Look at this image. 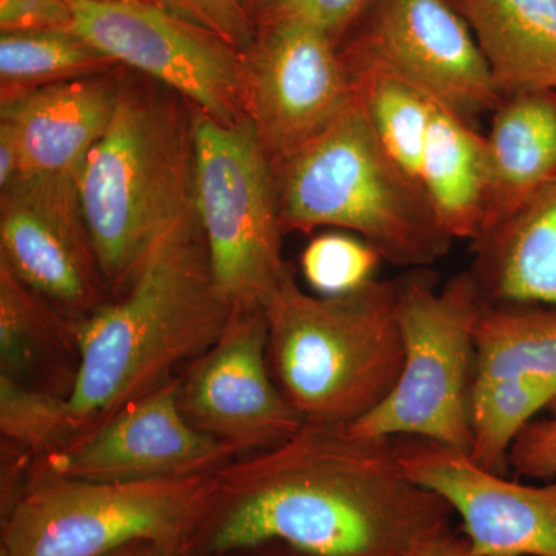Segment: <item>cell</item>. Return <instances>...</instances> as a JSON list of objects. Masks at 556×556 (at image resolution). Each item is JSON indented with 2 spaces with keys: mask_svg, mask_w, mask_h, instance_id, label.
<instances>
[{
  "mask_svg": "<svg viewBox=\"0 0 556 556\" xmlns=\"http://www.w3.org/2000/svg\"><path fill=\"white\" fill-rule=\"evenodd\" d=\"M193 536L204 556L281 543L314 556H412L452 532V508L415 484L396 439L356 437L346 426L305 422L266 452L215 473Z\"/></svg>",
  "mask_w": 556,
  "mask_h": 556,
  "instance_id": "cell-1",
  "label": "cell"
},
{
  "mask_svg": "<svg viewBox=\"0 0 556 556\" xmlns=\"http://www.w3.org/2000/svg\"><path fill=\"white\" fill-rule=\"evenodd\" d=\"M212 274L197 206L155 244L129 289L76 321L72 402L83 434L177 378L233 316Z\"/></svg>",
  "mask_w": 556,
  "mask_h": 556,
  "instance_id": "cell-2",
  "label": "cell"
},
{
  "mask_svg": "<svg viewBox=\"0 0 556 556\" xmlns=\"http://www.w3.org/2000/svg\"><path fill=\"white\" fill-rule=\"evenodd\" d=\"M78 192L110 298H119L155 244L195 208V108L126 68Z\"/></svg>",
  "mask_w": 556,
  "mask_h": 556,
  "instance_id": "cell-3",
  "label": "cell"
},
{
  "mask_svg": "<svg viewBox=\"0 0 556 556\" xmlns=\"http://www.w3.org/2000/svg\"><path fill=\"white\" fill-rule=\"evenodd\" d=\"M265 313L274 379L305 422L350 426L396 386L404 364L397 280L324 298L303 291L291 266Z\"/></svg>",
  "mask_w": 556,
  "mask_h": 556,
  "instance_id": "cell-4",
  "label": "cell"
},
{
  "mask_svg": "<svg viewBox=\"0 0 556 556\" xmlns=\"http://www.w3.org/2000/svg\"><path fill=\"white\" fill-rule=\"evenodd\" d=\"M274 172L285 233L346 230L383 262L409 269L427 268L452 248L422 188L382 148L356 94L338 121Z\"/></svg>",
  "mask_w": 556,
  "mask_h": 556,
  "instance_id": "cell-5",
  "label": "cell"
},
{
  "mask_svg": "<svg viewBox=\"0 0 556 556\" xmlns=\"http://www.w3.org/2000/svg\"><path fill=\"white\" fill-rule=\"evenodd\" d=\"M484 302L470 269L444 287L426 268L397 278L401 375L378 407L348 430L369 439H426L470 455L475 336Z\"/></svg>",
  "mask_w": 556,
  "mask_h": 556,
  "instance_id": "cell-6",
  "label": "cell"
},
{
  "mask_svg": "<svg viewBox=\"0 0 556 556\" xmlns=\"http://www.w3.org/2000/svg\"><path fill=\"white\" fill-rule=\"evenodd\" d=\"M215 473L155 481H91L43 473L2 518L0 556H104L148 540L192 544Z\"/></svg>",
  "mask_w": 556,
  "mask_h": 556,
  "instance_id": "cell-7",
  "label": "cell"
},
{
  "mask_svg": "<svg viewBox=\"0 0 556 556\" xmlns=\"http://www.w3.org/2000/svg\"><path fill=\"white\" fill-rule=\"evenodd\" d=\"M195 206L223 298L265 308L291 265L276 172L249 119L218 123L195 109Z\"/></svg>",
  "mask_w": 556,
  "mask_h": 556,
  "instance_id": "cell-8",
  "label": "cell"
},
{
  "mask_svg": "<svg viewBox=\"0 0 556 556\" xmlns=\"http://www.w3.org/2000/svg\"><path fill=\"white\" fill-rule=\"evenodd\" d=\"M73 30L218 123L244 113V51L146 0H72Z\"/></svg>",
  "mask_w": 556,
  "mask_h": 556,
  "instance_id": "cell-9",
  "label": "cell"
},
{
  "mask_svg": "<svg viewBox=\"0 0 556 556\" xmlns=\"http://www.w3.org/2000/svg\"><path fill=\"white\" fill-rule=\"evenodd\" d=\"M348 70L375 68L477 123L503 101L452 0H378L340 43Z\"/></svg>",
  "mask_w": 556,
  "mask_h": 556,
  "instance_id": "cell-10",
  "label": "cell"
},
{
  "mask_svg": "<svg viewBox=\"0 0 556 556\" xmlns=\"http://www.w3.org/2000/svg\"><path fill=\"white\" fill-rule=\"evenodd\" d=\"M354 100L340 47L294 21H263L244 50V113L273 166L338 121Z\"/></svg>",
  "mask_w": 556,
  "mask_h": 556,
  "instance_id": "cell-11",
  "label": "cell"
},
{
  "mask_svg": "<svg viewBox=\"0 0 556 556\" xmlns=\"http://www.w3.org/2000/svg\"><path fill=\"white\" fill-rule=\"evenodd\" d=\"M268 345L265 308L236 309L217 342L178 375L189 422L239 457L278 447L305 424L274 379Z\"/></svg>",
  "mask_w": 556,
  "mask_h": 556,
  "instance_id": "cell-12",
  "label": "cell"
},
{
  "mask_svg": "<svg viewBox=\"0 0 556 556\" xmlns=\"http://www.w3.org/2000/svg\"><path fill=\"white\" fill-rule=\"evenodd\" d=\"M0 263L75 320L112 300L75 178L24 175L0 190Z\"/></svg>",
  "mask_w": 556,
  "mask_h": 556,
  "instance_id": "cell-13",
  "label": "cell"
},
{
  "mask_svg": "<svg viewBox=\"0 0 556 556\" xmlns=\"http://www.w3.org/2000/svg\"><path fill=\"white\" fill-rule=\"evenodd\" d=\"M236 452L189 422L178 376L130 402L68 447L35 460L36 470L91 481H155L214 475Z\"/></svg>",
  "mask_w": 556,
  "mask_h": 556,
  "instance_id": "cell-14",
  "label": "cell"
},
{
  "mask_svg": "<svg viewBox=\"0 0 556 556\" xmlns=\"http://www.w3.org/2000/svg\"><path fill=\"white\" fill-rule=\"evenodd\" d=\"M394 439L404 473L448 504L475 554L556 556V478L522 484L437 442Z\"/></svg>",
  "mask_w": 556,
  "mask_h": 556,
  "instance_id": "cell-15",
  "label": "cell"
},
{
  "mask_svg": "<svg viewBox=\"0 0 556 556\" xmlns=\"http://www.w3.org/2000/svg\"><path fill=\"white\" fill-rule=\"evenodd\" d=\"M124 73L118 67L2 97L0 123L16 135L24 175L78 179L112 123Z\"/></svg>",
  "mask_w": 556,
  "mask_h": 556,
  "instance_id": "cell-16",
  "label": "cell"
},
{
  "mask_svg": "<svg viewBox=\"0 0 556 556\" xmlns=\"http://www.w3.org/2000/svg\"><path fill=\"white\" fill-rule=\"evenodd\" d=\"M485 144L486 188L477 239L500 228L555 181L556 90L503 98L492 113Z\"/></svg>",
  "mask_w": 556,
  "mask_h": 556,
  "instance_id": "cell-17",
  "label": "cell"
},
{
  "mask_svg": "<svg viewBox=\"0 0 556 556\" xmlns=\"http://www.w3.org/2000/svg\"><path fill=\"white\" fill-rule=\"evenodd\" d=\"M486 302L556 308V179L500 228L471 241Z\"/></svg>",
  "mask_w": 556,
  "mask_h": 556,
  "instance_id": "cell-18",
  "label": "cell"
},
{
  "mask_svg": "<svg viewBox=\"0 0 556 556\" xmlns=\"http://www.w3.org/2000/svg\"><path fill=\"white\" fill-rule=\"evenodd\" d=\"M76 321L0 263V375L72 396L79 371Z\"/></svg>",
  "mask_w": 556,
  "mask_h": 556,
  "instance_id": "cell-19",
  "label": "cell"
},
{
  "mask_svg": "<svg viewBox=\"0 0 556 556\" xmlns=\"http://www.w3.org/2000/svg\"><path fill=\"white\" fill-rule=\"evenodd\" d=\"M503 98L556 90V0H452Z\"/></svg>",
  "mask_w": 556,
  "mask_h": 556,
  "instance_id": "cell-20",
  "label": "cell"
},
{
  "mask_svg": "<svg viewBox=\"0 0 556 556\" xmlns=\"http://www.w3.org/2000/svg\"><path fill=\"white\" fill-rule=\"evenodd\" d=\"M420 188L450 240L477 239L486 188L485 135L438 104L424 150Z\"/></svg>",
  "mask_w": 556,
  "mask_h": 556,
  "instance_id": "cell-21",
  "label": "cell"
},
{
  "mask_svg": "<svg viewBox=\"0 0 556 556\" xmlns=\"http://www.w3.org/2000/svg\"><path fill=\"white\" fill-rule=\"evenodd\" d=\"M473 382L517 380L556 401V308L484 302Z\"/></svg>",
  "mask_w": 556,
  "mask_h": 556,
  "instance_id": "cell-22",
  "label": "cell"
},
{
  "mask_svg": "<svg viewBox=\"0 0 556 556\" xmlns=\"http://www.w3.org/2000/svg\"><path fill=\"white\" fill-rule=\"evenodd\" d=\"M354 94L382 148L420 186L424 150L437 102L375 68L351 70Z\"/></svg>",
  "mask_w": 556,
  "mask_h": 556,
  "instance_id": "cell-23",
  "label": "cell"
},
{
  "mask_svg": "<svg viewBox=\"0 0 556 556\" xmlns=\"http://www.w3.org/2000/svg\"><path fill=\"white\" fill-rule=\"evenodd\" d=\"M118 67L119 64L90 46L73 28L0 35L2 97L104 75Z\"/></svg>",
  "mask_w": 556,
  "mask_h": 556,
  "instance_id": "cell-24",
  "label": "cell"
},
{
  "mask_svg": "<svg viewBox=\"0 0 556 556\" xmlns=\"http://www.w3.org/2000/svg\"><path fill=\"white\" fill-rule=\"evenodd\" d=\"M0 433L3 441L36 459L68 447L83 437L70 397L21 386L0 375Z\"/></svg>",
  "mask_w": 556,
  "mask_h": 556,
  "instance_id": "cell-25",
  "label": "cell"
},
{
  "mask_svg": "<svg viewBox=\"0 0 556 556\" xmlns=\"http://www.w3.org/2000/svg\"><path fill=\"white\" fill-rule=\"evenodd\" d=\"M382 255L353 233L327 232L314 237L300 257V269L314 294L338 298L376 280Z\"/></svg>",
  "mask_w": 556,
  "mask_h": 556,
  "instance_id": "cell-26",
  "label": "cell"
},
{
  "mask_svg": "<svg viewBox=\"0 0 556 556\" xmlns=\"http://www.w3.org/2000/svg\"><path fill=\"white\" fill-rule=\"evenodd\" d=\"M378 0H273L255 24L294 21L324 31L340 47Z\"/></svg>",
  "mask_w": 556,
  "mask_h": 556,
  "instance_id": "cell-27",
  "label": "cell"
},
{
  "mask_svg": "<svg viewBox=\"0 0 556 556\" xmlns=\"http://www.w3.org/2000/svg\"><path fill=\"white\" fill-rule=\"evenodd\" d=\"M179 20L222 36L244 51L257 33V25L244 9L243 0H146Z\"/></svg>",
  "mask_w": 556,
  "mask_h": 556,
  "instance_id": "cell-28",
  "label": "cell"
},
{
  "mask_svg": "<svg viewBox=\"0 0 556 556\" xmlns=\"http://www.w3.org/2000/svg\"><path fill=\"white\" fill-rule=\"evenodd\" d=\"M551 415L533 419L518 434L508 453V468L518 477L556 478V401Z\"/></svg>",
  "mask_w": 556,
  "mask_h": 556,
  "instance_id": "cell-29",
  "label": "cell"
},
{
  "mask_svg": "<svg viewBox=\"0 0 556 556\" xmlns=\"http://www.w3.org/2000/svg\"><path fill=\"white\" fill-rule=\"evenodd\" d=\"M73 28L72 0H0L2 33Z\"/></svg>",
  "mask_w": 556,
  "mask_h": 556,
  "instance_id": "cell-30",
  "label": "cell"
},
{
  "mask_svg": "<svg viewBox=\"0 0 556 556\" xmlns=\"http://www.w3.org/2000/svg\"><path fill=\"white\" fill-rule=\"evenodd\" d=\"M24 175V159L9 124L0 123V190L9 188Z\"/></svg>",
  "mask_w": 556,
  "mask_h": 556,
  "instance_id": "cell-31",
  "label": "cell"
},
{
  "mask_svg": "<svg viewBox=\"0 0 556 556\" xmlns=\"http://www.w3.org/2000/svg\"><path fill=\"white\" fill-rule=\"evenodd\" d=\"M104 556H204L193 544H169L159 541H135Z\"/></svg>",
  "mask_w": 556,
  "mask_h": 556,
  "instance_id": "cell-32",
  "label": "cell"
},
{
  "mask_svg": "<svg viewBox=\"0 0 556 556\" xmlns=\"http://www.w3.org/2000/svg\"><path fill=\"white\" fill-rule=\"evenodd\" d=\"M412 556H479L471 551L466 536H459L452 532L428 541L422 547L417 548Z\"/></svg>",
  "mask_w": 556,
  "mask_h": 556,
  "instance_id": "cell-33",
  "label": "cell"
},
{
  "mask_svg": "<svg viewBox=\"0 0 556 556\" xmlns=\"http://www.w3.org/2000/svg\"><path fill=\"white\" fill-rule=\"evenodd\" d=\"M218 556H314L300 552L298 548L289 547L281 543H265L258 546L240 548V551L228 552Z\"/></svg>",
  "mask_w": 556,
  "mask_h": 556,
  "instance_id": "cell-34",
  "label": "cell"
},
{
  "mask_svg": "<svg viewBox=\"0 0 556 556\" xmlns=\"http://www.w3.org/2000/svg\"><path fill=\"white\" fill-rule=\"evenodd\" d=\"M270 2H273V0H243L244 9H247L249 16H251L254 22L257 21L260 14L263 13V10H265Z\"/></svg>",
  "mask_w": 556,
  "mask_h": 556,
  "instance_id": "cell-35",
  "label": "cell"
}]
</instances>
